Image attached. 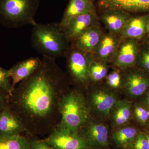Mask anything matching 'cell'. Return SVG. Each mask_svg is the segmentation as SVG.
I'll return each mask as SVG.
<instances>
[{
    "label": "cell",
    "instance_id": "4",
    "mask_svg": "<svg viewBox=\"0 0 149 149\" xmlns=\"http://www.w3.org/2000/svg\"><path fill=\"white\" fill-rule=\"evenodd\" d=\"M40 0H0V24L9 28L35 25Z\"/></svg>",
    "mask_w": 149,
    "mask_h": 149
},
{
    "label": "cell",
    "instance_id": "10",
    "mask_svg": "<svg viewBox=\"0 0 149 149\" xmlns=\"http://www.w3.org/2000/svg\"><path fill=\"white\" fill-rule=\"evenodd\" d=\"M97 5L102 12L116 9L130 14L149 13V0H98Z\"/></svg>",
    "mask_w": 149,
    "mask_h": 149
},
{
    "label": "cell",
    "instance_id": "23",
    "mask_svg": "<svg viewBox=\"0 0 149 149\" xmlns=\"http://www.w3.org/2000/svg\"><path fill=\"white\" fill-rule=\"evenodd\" d=\"M108 68L104 63L95 60L92 57L89 68V81L99 82L107 75Z\"/></svg>",
    "mask_w": 149,
    "mask_h": 149
},
{
    "label": "cell",
    "instance_id": "25",
    "mask_svg": "<svg viewBox=\"0 0 149 149\" xmlns=\"http://www.w3.org/2000/svg\"><path fill=\"white\" fill-rule=\"evenodd\" d=\"M106 77L107 84L110 88L116 90L122 86L123 78L119 70H115L107 74Z\"/></svg>",
    "mask_w": 149,
    "mask_h": 149
},
{
    "label": "cell",
    "instance_id": "36",
    "mask_svg": "<svg viewBox=\"0 0 149 149\" xmlns=\"http://www.w3.org/2000/svg\"><path fill=\"white\" fill-rule=\"evenodd\" d=\"M88 149V148H86V149Z\"/></svg>",
    "mask_w": 149,
    "mask_h": 149
},
{
    "label": "cell",
    "instance_id": "12",
    "mask_svg": "<svg viewBox=\"0 0 149 149\" xmlns=\"http://www.w3.org/2000/svg\"><path fill=\"white\" fill-rule=\"evenodd\" d=\"M121 40L118 35L103 34L98 45L91 54L92 57L104 63L113 61Z\"/></svg>",
    "mask_w": 149,
    "mask_h": 149
},
{
    "label": "cell",
    "instance_id": "22",
    "mask_svg": "<svg viewBox=\"0 0 149 149\" xmlns=\"http://www.w3.org/2000/svg\"><path fill=\"white\" fill-rule=\"evenodd\" d=\"M0 149H30V141L21 134L0 136Z\"/></svg>",
    "mask_w": 149,
    "mask_h": 149
},
{
    "label": "cell",
    "instance_id": "35",
    "mask_svg": "<svg viewBox=\"0 0 149 149\" xmlns=\"http://www.w3.org/2000/svg\"><path fill=\"white\" fill-rule=\"evenodd\" d=\"M147 45H148V46L149 47V39L148 40V41H147Z\"/></svg>",
    "mask_w": 149,
    "mask_h": 149
},
{
    "label": "cell",
    "instance_id": "9",
    "mask_svg": "<svg viewBox=\"0 0 149 149\" xmlns=\"http://www.w3.org/2000/svg\"><path fill=\"white\" fill-rule=\"evenodd\" d=\"M123 86L130 97H139L149 88V74L140 69L130 70L123 77Z\"/></svg>",
    "mask_w": 149,
    "mask_h": 149
},
{
    "label": "cell",
    "instance_id": "32",
    "mask_svg": "<svg viewBox=\"0 0 149 149\" xmlns=\"http://www.w3.org/2000/svg\"><path fill=\"white\" fill-rule=\"evenodd\" d=\"M146 137L147 140H148V143L149 148V133H145Z\"/></svg>",
    "mask_w": 149,
    "mask_h": 149
},
{
    "label": "cell",
    "instance_id": "1",
    "mask_svg": "<svg viewBox=\"0 0 149 149\" xmlns=\"http://www.w3.org/2000/svg\"><path fill=\"white\" fill-rule=\"evenodd\" d=\"M67 86L56 60L43 56L39 67L9 95L8 107L29 134H50L60 121L59 104Z\"/></svg>",
    "mask_w": 149,
    "mask_h": 149
},
{
    "label": "cell",
    "instance_id": "30",
    "mask_svg": "<svg viewBox=\"0 0 149 149\" xmlns=\"http://www.w3.org/2000/svg\"><path fill=\"white\" fill-rule=\"evenodd\" d=\"M9 95L7 92L0 88V112L8 105Z\"/></svg>",
    "mask_w": 149,
    "mask_h": 149
},
{
    "label": "cell",
    "instance_id": "15",
    "mask_svg": "<svg viewBox=\"0 0 149 149\" xmlns=\"http://www.w3.org/2000/svg\"><path fill=\"white\" fill-rule=\"evenodd\" d=\"M117 100L113 92L104 88L95 90L90 97L91 104L94 109L105 117L110 116L112 108Z\"/></svg>",
    "mask_w": 149,
    "mask_h": 149
},
{
    "label": "cell",
    "instance_id": "14",
    "mask_svg": "<svg viewBox=\"0 0 149 149\" xmlns=\"http://www.w3.org/2000/svg\"><path fill=\"white\" fill-rule=\"evenodd\" d=\"M131 17L128 13L113 9L102 12L101 19L109 33L120 36Z\"/></svg>",
    "mask_w": 149,
    "mask_h": 149
},
{
    "label": "cell",
    "instance_id": "20",
    "mask_svg": "<svg viewBox=\"0 0 149 149\" xmlns=\"http://www.w3.org/2000/svg\"><path fill=\"white\" fill-rule=\"evenodd\" d=\"M132 103L127 100H122L116 102L111 111L113 124L115 127H120L128 122L131 116Z\"/></svg>",
    "mask_w": 149,
    "mask_h": 149
},
{
    "label": "cell",
    "instance_id": "18",
    "mask_svg": "<svg viewBox=\"0 0 149 149\" xmlns=\"http://www.w3.org/2000/svg\"><path fill=\"white\" fill-rule=\"evenodd\" d=\"M149 14L130 17L120 35L121 39H142L147 33Z\"/></svg>",
    "mask_w": 149,
    "mask_h": 149
},
{
    "label": "cell",
    "instance_id": "28",
    "mask_svg": "<svg viewBox=\"0 0 149 149\" xmlns=\"http://www.w3.org/2000/svg\"><path fill=\"white\" fill-rule=\"evenodd\" d=\"M132 146L134 149H149L148 143L145 133H139Z\"/></svg>",
    "mask_w": 149,
    "mask_h": 149
},
{
    "label": "cell",
    "instance_id": "29",
    "mask_svg": "<svg viewBox=\"0 0 149 149\" xmlns=\"http://www.w3.org/2000/svg\"><path fill=\"white\" fill-rule=\"evenodd\" d=\"M30 149H54L45 140L37 139L30 141Z\"/></svg>",
    "mask_w": 149,
    "mask_h": 149
},
{
    "label": "cell",
    "instance_id": "7",
    "mask_svg": "<svg viewBox=\"0 0 149 149\" xmlns=\"http://www.w3.org/2000/svg\"><path fill=\"white\" fill-rule=\"evenodd\" d=\"M140 49L138 40L121 39L113 61L114 66L119 70L128 69L135 66Z\"/></svg>",
    "mask_w": 149,
    "mask_h": 149
},
{
    "label": "cell",
    "instance_id": "31",
    "mask_svg": "<svg viewBox=\"0 0 149 149\" xmlns=\"http://www.w3.org/2000/svg\"><path fill=\"white\" fill-rule=\"evenodd\" d=\"M145 94V106L149 110V88Z\"/></svg>",
    "mask_w": 149,
    "mask_h": 149
},
{
    "label": "cell",
    "instance_id": "6",
    "mask_svg": "<svg viewBox=\"0 0 149 149\" xmlns=\"http://www.w3.org/2000/svg\"><path fill=\"white\" fill-rule=\"evenodd\" d=\"M44 140L54 149H85L88 147L79 133L58 127Z\"/></svg>",
    "mask_w": 149,
    "mask_h": 149
},
{
    "label": "cell",
    "instance_id": "27",
    "mask_svg": "<svg viewBox=\"0 0 149 149\" xmlns=\"http://www.w3.org/2000/svg\"><path fill=\"white\" fill-rule=\"evenodd\" d=\"M10 79L9 70L0 67V88L6 91L10 95L13 91Z\"/></svg>",
    "mask_w": 149,
    "mask_h": 149
},
{
    "label": "cell",
    "instance_id": "33",
    "mask_svg": "<svg viewBox=\"0 0 149 149\" xmlns=\"http://www.w3.org/2000/svg\"><path fill=\"white\" fill-rule=\"evenodd\" d=\"M147 33L149 35V18L148 21V26H147Z\"/></svg>",
    "mask_w": 149,
    "mask_h": 149
},
{
    "label": "cell",
    "instance_id": "8",
    "mask_svg": "<svg viewBox=\"0 0 149 149\" xmlns=\"http://www.w3.org/2000/svg\"><path fill=\"white\" fill-rule=\"evenodd\" d=\"M97 22L98 17L95 9L73 17L62 27L67 39L71 42Z\"/></svg>",
    "mask_w": 149,
    "mask_h": 149
},
{
    "label": "cell",
    "instance_id": "13",
    "mask_svg": "<svg viewBox=\"0 0 149 149\" xmlns=\"http://www.w3.org/2000/svg\"><path fill=\"white\" fill-rule=\"evenodd\" d=\"M103 35L102 27L97 22L71 42V45L86 53L92 54L98 45Z\"/></svg>",
    "mask_w": 149,
    "mask_h": 149
},
{
    "label": "cell",
    "instance_id": "2",
    "mask_svg": "<svg viewBox=\"0 0 149 149\" xmlns=\"http://www.w3.org/2000/svg\"><path fill=\"white\" fill-rule=\"evenodd\" d=\"M31 40L35 50L55 60L65 56L70 47L59 22L36 23L32 26Z\"/></svg>",
    "mask_w": 149,
    "mask_h": 149
},
{
    "label": "cell",
    "instance_id": "26",
    "mask_svg": "<svg viewBox=\"0 0 149 149\" xmlns=\"http://www.w3.org/2000/svg\"><path fill=\"white\" fill-rule=\"evenodd\" d=\"M136 64L139 69L143 70L149 74V47L140 49Z\"/></svg>",
    "mask_w": 149,
    "mask_h": 149
},
{
    "label": "cell",
    "instance_id": "11",
    "mask_svg": "<svg viewBox=\"0 0 149 149\" xmlns=\"http://www.w3.org/2000/svg\"><path fill=\"white\" fill-rule=\"evenodd\" d=\"M80 131L79 134L87 146H108V130L106 125L97 123L88 122L79 132Z\"/></svg>",
    "mask_w": 149,
    "mask_h": 149
},
{
    "label": "cell",
    "instance_id": "21",
    "mask_svg": "<svg viewBox=\"0 0 149 149\" xmlns=\"http://www.w3.org/2000/svg\"><path fill=\"white\" fill-rule=\"evenodd\" d=\"M138 133V130L135 127H122L113 133L112 139L118 147L126 149L132 146Z\"/></svg>",
    "mask_w": 149,
    "mask_h": 149
},
{
    "label": "cell",
    "instance_id": "19",
    "mask_svg": "<svg viewBox=\"0 0 149 149\" xmlns=\"http://www.w3.org/2000/svg\"><path fill=\"white\" fill-rule=\"evenodd\" d=\"M94 10V0H69L60 24L63 27L73 17Z\"/></svg>",
    "mask_w": 149,
    "mask_h": 149
},
{
    "label": "cell",
    "instance_id": "16",
    "mask_svg": "<svg viewBox=\"0 0 149 149\" xmlns=\"http://www.w3.org/2000/svg\"><path fill=\"white\" fill-rule=\"evenodd\" d=\"M28 133L20 119L8 105L0 112V136Z\"/></svg>",
    "mask_w": 149,
    "mask_h": 149
},
{
    "label": "cell",
    "instance_id": "5",
    "mask_svg": "<svg viewBox=\"0 0 149 149\" xmlns=\"http://www.w3.org/2000/svg\"><path fill=\"white\" fill-rule=\"evenodd\" d=\"M65 57L67 68L71 81L80 87L87 85L89 81L91 54L86 53L71 45Z\"/></svg>",
    "mask_w": 149,
    "mask_h": 149
},
{
    "label": "cell",
    "instance_id": "17",
    "mask_svg": "<svg viewBox=\"0 0 149 149\" xmlns=\"http://www.w3.org/2000/svg\"><path fill=\"white\" fill-rule=\"evenodd\" d=\"M42 60L38 57L29 58L19 62L9 70L13 90L19 83L26 79L40 66Z\"/></svg>",
    "mask_w": 149,
    "mask_h": 149
},
{
    "label": "cell",
    "instance_id": "3",
    "mask_svg": "<svg viewBox=\"0 0 149 149\" xmlns=\"http://www.w3.org/2000/svg\"><path fill=\"white\" fill-rule=\"evenodd\" d=\"M59 109L61 120L57 127L71 132L79 133L90 119V106L79 88L69 90L65 94Z\"/></svg>",
    "mask_w": 149,
    "mask_h": 149
},
{
    "label": "cell",
    "instance_id": "24",
    "mask_svg": "<svg viewBox=\"0 0 149 149\" xmlns=\"http://www.w3.org/2000/svg\"><path fill=\"white\" fill-rule=\"evenodd\" d=\"M133 111L136 120L142 125H145L149 120V110L145 105L136 104Z\"/></svg>",
    "mask_w": 149,
    "mask_h": 149
},
{
    "label": "cell",
    "instance_id": "34",
    "mask_svg": "<svg viewBox=\"0 0 149 149\" xmlns=\"http://www.w3.org/2000/svg\"><path fill=\"white\" fill-rule=\"evenodd\" d=\"M146 124H147V127H148V130H149V121L147 122Z\"/></svg>",
    "mask_w": 149,
    "mask_h": 149
}]
</instances>
